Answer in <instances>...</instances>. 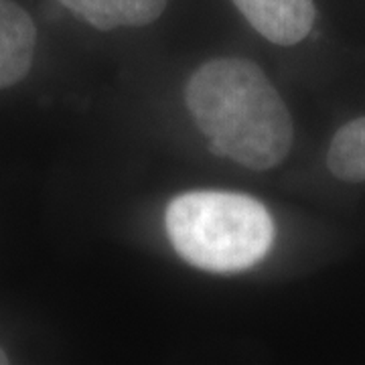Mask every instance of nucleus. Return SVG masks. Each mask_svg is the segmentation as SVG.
<instances>
[{"label": "nucleus", "mask_w": 365, "mask_h": 365, "mask_svg": "<svg viewBox=\"0 0 365 365\" xmlns=\"http://www.w3.org/2000/svg\"><path fill=\"white\" fill-rule=\"evenodd\" d=\"M185 102L217 157L252 170H268L290 153L294 126L282 96L256 63L217 57L193 71Z\"/></svg>", "instance_id": "nucleus-1"}, {"label": "nucleus", "mask_w": 365, "mask_h": 365, "mask_svg": "<svg viewBox=\"0 0 365 365\" xmlns=\"http://www.w3.org/2000/svg\"><path fill=\"white\" fill-rule=\"evenodd\" d=\"M167 234L182 260L207 272L248 270L270 252L274 222L258 199L230 191H191L167 209Z\"/></svg>", "instance_id": "nucleus-2"}, {"label": "nucleus", "mask_w": 365, "mask_h": 365, "mask_svg": "<svg viewBox=\"0 0 365 365\" xmlns=\"http://www.w3.org/2000/svg\"><path fill=\"white\" fill-rule=\"evenodd\" d=\"M237 11L264 39L274 45H297L314 25L313 0H234Z\"/></svg>", "instance_id": "nucleus-3"}, {"label": "nucleus", "mask_w": 365, "mask_h": 365, "mask_svg": "<svg viewBox=\"0 0 365 365\" xmlns=\"http://www.w3.org/2000/svg\"><path fill=\"white\" fill-rule=\"evenodd\" d=\"M35 47L33 19L13 0H0V90L19 83L29 73Z\"/></svg>", "instance_id": "nucleus-4"}, {"label": "nucleus", "mask_w": 365, "mask_h": 365, "mask_svg": "<svg viewBox=\"0 0 365 365\" xmlns=\"http://www.w3.org/2000/svg\"><path fill=\"white\" fill-rule=\"evenodd\" d=\"M327 167L341 181L365 182V116L335 132L327 153Z\"/></svg>", "instance_id": "nucleus-5"}, {"label": "nucleus", "mask_w": 365, "mask_h": 365, "mask_svg": "<svg viewBox=\"0 0 365 365\" xmlns=\"http://www.w3.org/2000/svg\"><path fill=\"white\" fill-rule=\"evenodd\" d=\"M169 0H112L118 26H144L155 23Z\"/></svg>", "instance_id": "nucleus-6"}, {"label": "nucleus", "mask_w": 365, "mask_h": 365, "mask_svg": "<svg viewBox=\"0 0 365 365\" xmlns=\"http://www.w3.org/2000/svg\"><path fill=\"white\" fill-rule=\"evenodd\" d=\"M59 2L69 13L76 14L79 21L100 31H112L118 26L112 0H59Z\"/></svg>", "instance_id": "nucleus-7"}, {"label": "nucleus", "mask_w": 365, "mask_h": 365, "mask_svg": "<svg viewBox=\"0 0 365 365\" xmlns=\"http://www.w3.org/2000/svg\"><path fill=\"white\" fill-rule=\"evenodd\" d=\"M4 364H9V357H6V353L0 349V365H4Z\"/></svg>", "instance_id": "nucleus-8"}]
</instances>
